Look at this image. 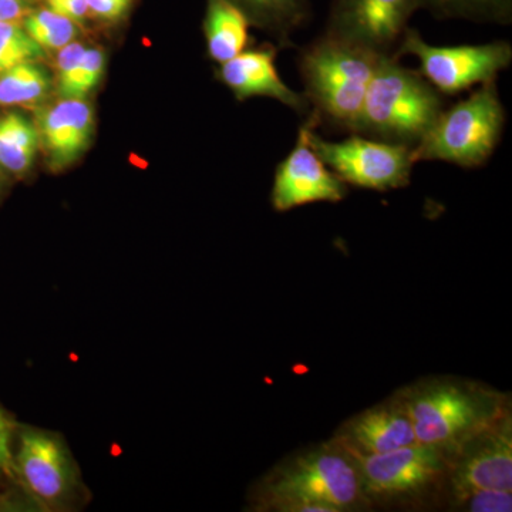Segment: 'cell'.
<instances>
[{
	"label": "cell",
	"instance_id": "5",
	"mask_svg": "<svg viewBox=\"0 0 512 512\" xmlns=\"http://www.w3.org/2000/svg\"><path fill=\"white\" fill-rule=\"evenodd\" d=\"M417 443L447 448L476 436L498 420L484 393L461 383H434L406 400Z\"/></svg>",
	"mask_w": 512,
	"mask_h": 512
},
{
	"label": "cell",
	"instance_id": "14",
	"mask_svg": "<svg viewBox=\"0 0 512 512\" xmlns=\"http://www.w3.org/2000/svg\"><path fill=\"white\" fill-rule=\"evenodd\" d=\"M37 130L50 170L62 171L92 144L93 107L84 99H63L40 116Z\"/></svg>",
	"mask_w": 512,
	"mask_h": 512
},
{
	"label": "cell",
	"instance_id": "12",
	"mask_svg": "<svg viewBox=\"0 0 512 512\" xmlns=\"http://www.w3.org/2000/svg\"><path fill=\"white\" fill-rule=\"evenodd\" d=\"M473 447L454 470L456 495L474 490L512 491V436L510 420H495L476 436Z\"/></svg>",
	"mask_w": 512,
	"mask_h": 512
},
{
	"label": "cell",
	"instance_id": "20",
	"mask_svg": "<svg viewBox=\"0 0 512 512\" xmlns=\"http://www.w3.org/2000/svg\"><path fill=\"white\" fill-rule=\"evenodd\" d=\"M420 9H427L440 19H467L480 23L510 25L512 0H419Z\"/></svg>",
	"mask_w": 512,
	"mask_h": 512
},
{
	"label": "cell",
	"instance_id": "2",
	"mask_svg": "<svg viewBox=\"0 0 512 512\" xmlns=\"http://www.w3.org/2000/svg\"><path fill=\"white\" fill-rule=\"evenodd\" d=\"M380 57L329 33L306 46L299 59L301 76L305 96L320 117L359 133L363 103Z\"/></svg>",
	"mask_w": 512,
	"mask_h": 512
},
{
	"label": "cell",
	"instance_id": "13",
	"mask_svg": "<svg viewBox=\"0 0 512 512\" xmlns=\"http://www.w3.org/2000/svg\"><path fill=\"white\" fill-rule=\"evenodd\" d=\"M278 49L272 45L256 47L239 53L234 59L221 64L220 80L238 100L268 97L281 101L299 114H308L311 103L305 94L296 93L286 86L275 66Z\"/></svg>",
	"mask_w": 512,
	"mask_h": 512
},
{
	"label": "cell",
	"instance_id": "21",
	"mask_svg": "<svg viewBox=\"0 0 512 512\" xmlns=\"http://www.w3.org/2000/svg\"><path fill=\"white\" fill-rule=\"evenodd\" d=\"M23 29L43 50H60L79 35L77 23L57 15L49 8L30 12L22 22Z\"/></svg>",
	"mask_w": 512,
	"mask_h": 512
},
{
	"label": "cell",
	"instance_id": "26",
	"mask_svg": "<svg viewBox=\"0 0 512 512\" xmlns=\"http://www.w3.org/2000/svg\"><path fill=\"white\" fill-rule=\"evenodd\" d=\"M13 426L8 414L0 409V474L16 477L15 453L12 451Z\"/></svg>",
	"mask_w": 512,
	"mask_h": 512
},
{
	"label": "cell",
	"instance_id": "17",
	"mask_svg": "<svg viewBox=\"0 0 512 512\" xmlns=\"http://www.w3.org/2000/svg\"><path fill=\"white\" fill-rule=\"evenodd\" d=\"M247 15L251 25L268 30L284 45L311 16V0H229Z\"/></svg>",
	"mask_w": 512,
	"mask_h": 512
},
{
	"label": "cell",
	"instance_id": "19",
	"mask_svg": "<svg viewBox=\"0 0 512 512\" xmlns=\"http://www.w3.org/2000/svg\"><path fill=\"white\" fill-rule=\"evenodd\" d=\"M52 79L35 62L20 63L0 74V106H35L42 103Z\"/></svg>",
	"mask_w": 512,
	"mask_h": 512
},
{
	"label": "cell",
	"instance_id": "25",
	"mask_svg": "<svg viewBox=\"0 0 512 512\" xmlns=\"http://www.w3.org/2000/svg\"><path fill=\"white\" fill-rule=\"evenodd\" d=\"M87 47L79 42H72L59 50L56 59V77L59 93L62 94L72 82L74 73L77 72L80 60L86 52Z\"/></svg>",
	"mask_w": 512,
	"mask_h": 512
},
{
	"label": "cell",
	"instance_id": "29",
	"mask_svg": "<svg viewBox=\"0 0 512 512\" xmlns=\"http://www.w3.org/2000/svg\"><path fill=\"white\" fill-rule=\"evenodd\" d=\"M29 13L28 0H0V22L22 23Z\"/></svg>",
	"mask_w": 512,
	"mask_h": 512
},
{
	"label": "cell",
	"instance_id": "9",
	"mask_svg": "<svg viewBox=\"0 0 512 512\" xmlns=\"http://www.w3.org/2000/svg\"><path fill=\"white\" fill-rule=\"evenodd\" d=\"M320 124V114L313 111L299 128L295 147L276 168L271 201L276 211L285 212L313 202H339L346 197V187L313 150L311 133Z\"/></svg>",
	"mask_w": 512,
	"mask_h": 512
},
{
	"label": "cell",
	"instance_id": "24",
	"mask_svg": "<svg viewBox=\"0 0 512 512\" xmlns=\"http://www.w3.org/2000/svg\"><path fill=\"white\" fill-rule=\"evenodd\" d=\"M464 501L468 511L473 512H510L512 510V491L474 490L458 495Z\"/></svg>",
	"mask_w": 512,
	"mask_h": 512
},
{
	"label": "cell",
	"instance_id": "28",
	"mask_svg": "<svg viewBox=\"0 0 512 512\" xmlns=\"http://www.w3.org/2000/svg\"><path fill=\"white\" fill-rule=\"evenodd\" d=\"M47 8L56 12L57 15L73 20L74 23H82L84 19L89 18L90 10L86 0H49L46 2Z\"/></svg>",
	"mask_w": 512,
	"mask_h": 512
},
{
	"label": "cell",
	"instance_id": "11",
	"mask_svg": "<svg viewBox=\"0 0 512 512\" xmlns=\"http://www.w3.org/2000/svg\"><path fill=\"white\" fill-rule=\"evenodd\" d=\"M15 471L26 490L46 507L66 503L76 487L66 447L47 431L25 429L20 433Z\"/></svg>",
	"mask_w": 512,
	"mask_h": 512
},
{
	"label": "cell",
	"instance_id": "4",
	"mask_svg": "<svg viewBox=\"0 0 512 512\" xmlns=\"http://www.w3.org/2000/svg\"><path fill=\"white\" fill-rule=\"evenodd\" d=\"M505 126V110L495 82L481 84L467 99L441 111L426 136L412 148L414 164L446 161L481 167L493 156Z\"/></svg>",
	"mask_w": 512,
	"mask_h": 512
},
{
	"label": "cell",
	"instance_id": "3",
	"mask_svg": "<svg viewBox=\"0 0 512 512\" xmlns=\"http://www.w3.org/2000/svg\"><path fill=\"white\" fill-rule=\"evenodd\" d=\"M365 494L355 458L343 444L293 458L264 485L266 507L293 512H338L357 507Z\"/></svg>",
	"mask_w": 512,
	"mask_h": 512
},
{
	"label": "cell",
	"instance_id": "7",
	"mask_svg": "<svg viewBox=\"0 0 512 512\" xmlns=\"http://www.w3.org/2000/svg\"><path fill=\"white\" fill-rule=\"evenodd\" d=\"M313 150L330 171L353 187L387 191L407 187L414 165L412 148L383 140L353 136L340 143L311 133Z\"/></svg>",
	"mask_w": 512,
	"mask_h": 512
},
{
	"label": "cell",
	"instance_id": "18",
	"mask_svg": "<svg viewBox=\"0 0 512 512\" xmlns=\"http://www.w3.org/2000/svg\"><path fill=\"white\" fill-rule=\"evenodd\" d=\"M39 146V130L28 117L15 111L0 117V165L6 171L28 173Z\"/></svg>",
	"mask_w": 512,
	"mask_h": 512
},
{
	"label": "cell",
	"instance_id": "10",
	"mask_svg": "<svg viewBox=\"0 0 512 512\" xmlns=\"http://www.w3.org/2000/svg\"><path fill=\"white\" fill-rule=\"evenodd\" d=\"M443 450L417 443L383 454L348 451L355 458L365 493L396 497L419 494L436 483L446 470Z\"/></svg>",
	"mask_w": 512,
	"mask_h": 512
},
{
	"label": "cell",
	"instance_id": "6",
	"mask_svg": "<svg viewBox=\"0 0 512 512\" xmlns=\"http://www.w3.org/2000/svg\"><path fill=\"white\" fill-rule=\"evenodd\" d=\"M404 55L419 59L421 76L437 92L454 96L476 84L495 82L512 62V47L508 42L431 46L417 30L407 29L396 52L399 59Z\"/></svg>",
	"mask_w": 512,
	"mask_h": 512
},
{
	"label": "cell",
	"instance_id": "8",
	"mask_svg": "<svg viewBox=\"0 0 512 512\" xmlns=\"http://www.w3.org/2000/svg\"><path fill=\"white\" fill-rule=\"evenodd\" d=\"M419 9V0H333L325 33L379 56H396Z\"/></svg>",
	"mask_w": 512,
	"mask_h": 512
},
{
	"label": "cell",
	"instance_id": "16",
	"mask_svg": "<svg viewBox=\"0 0 512 512\" xmlns=\"http://www.w3.org/2000/svg\"><path fill=\"white\" fill-rule=\"evenodd\" d=\"M251 22L229 0H208L204 19L208 55L217 63L234 59L247 49Z\"/></svg>",
	"mask_w": 512,
	"mask_h": 512
},
{
	"label": "cell",
	"instance_id": "23",
	"mask_svg": "<svg viewBox=\"0 0 512 512\" xmlns=\"http://www.w3.org/2000/svg\"><path fill=\"white\" fill-rule=\"evenodd\" d=\"M104 66H106V56L103 50L94 49V47L86 49L72 82L60 96L63 99H84L100 83Z\"/></svg>",
	"mask_w": 512,
	"mask_h": 512
},
{
	"label": "cell",
	"instance_id": "30",
	"mask_svg": "<svg viewBox=\"0 0 512 512\" xmlns=\"http://www.w3.org/2000/svg\"><path fill=\"white\" fill-rule=\"evenodd\" d=\"M46 2H49V0H45V3H46Z\"/></svg>",
	"mask_w": 512,
	"mask_h": 512
},
{
	"label": "cell",
	"instance_id": "15",
	"mask_svg": "<svg viewBox=\"0 0 512 512\" xmlns=\"http://www.w3.org/2000/svg\"><path fill=\"white\" fill-rule=\"evenodd\" d=\"M348 450L357 454H383L417 444L406 402L382 404L357 416L346 429Z\"/></svg>",
	"mask_w": 512,
	"mask_h": 512
},
{
	"label": "cell",
	"instance_id": "1",
	"mask_svg": "<svg viewBox=\"0 0 512 512\" xmlns=\"http://www.w3.org/2000/svg\"><path fill=\"white\" fill-rule=\"evenodd\" d=\"M444 110L441 93L399 57L382 56L367 89L359 133L413 148Z\"/></svg>",
	"mask_w": 512,
	"mask_h": 512
},
{
	"label": "cell",
	"instance_id": "27",
	"mask_svg": "<svg viewBox=\"0 0 512 512\" xmlns=\"http://www.w3.org/2000/svg\"><path fill=\"white\" fill-rule=\"evenodd\" d=\"M133 2L134 0H86L90 15L111 23L126 18Z\"/></svg>",
	"mask_w": 512,
	"mask_h": 512
},
{
	"label": "cell",
	"instance_id": "22",
	"mask_svg": "<svg viewBox=\"0 0 512 512\" xmlns=\"http://www.w3.org/2000/svg\"><path fill=\"white\" fill-rule=\"evenodd\" d=\"M43 49L23 29L22 23L0 22V74L20 63L35 62Z\"/></svg>",
	"mask_w": 512,
	"mask_h": 512
}]
</instances>
